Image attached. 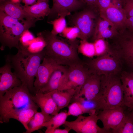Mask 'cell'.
Masks as SVG:
<instances>
[{
    "mask_svg": "<svg viewBox=\"0 0 133 133\" xmlns=\"http://www.w3.org/2000/svg\"><path fill=\"white\" fill-rule=\"evenodd\" d=\"M19 49L14 55H8L6 62L9 63L14 73L26 85L30 92L34 90V78L42 61L45 56L43 50L40 52L33 53L19 43Z\"/></svg>",
    "mask_w": 133,
    "mask_h": 133,
    "instance_id": "1",
    "label": "cell"
},
{
    "mask_svg": "<svg viewBox=\"0 0 133 133\" xmlns=\"http://www.w3.org/2000/svg\"><path fill=\"white\" fill-rule=\"evenodd\" d=\"M28 87L22 84L6 92L0 97V121L7 123L17 113L22 110L38 107L33 101Z\"/></svg>",
    "mask_w": 133,
    "mask_h": 133,
    "instance_id": "2",
    "label": "cell"
},
{
    "mask_svg": "<svg viewBox=\"0 0 133 133\" xmlns=\"http://www.w3.org/2000/svg\"><path fill=\"white\" fill-rule=\"evenodd\" d=\"M100 76V90L92 101L97 111L118 106L125 107L123 89L120 77L117 75Z\"/></svg>",
    "mask_w": 133,
    "mask_h": 133,
    "instance_id": "3",
    "label": "cell"
},
{
    "mask_svg": "<svg viewBox=\"0 0 133 133\" xmlns=\"http://www.w3.org/2000/svg\"><path fill=\"white\" fill-rule=\"evenodd\" d=\"M38 18L21 20L12 17L0 10V49L3 50L7 46L18 50L20 38L24 32L34 26Z\"/></svg>",
    "mask_w": 133,
    "mask_h": 133,
    "instance_id": "4",
    "label": "cell"
},
{
    "mask_svg": "<svg viewBox=\"0 0 133 133\" xmlns=\"http://www.w3.org/2000/svg\"><path fill=\"white\" fill-rule=\"evenodd\" d=\"M44 38L46 46L45 56L61 66L69 67L82 62L74 47L60 40L51 32L38 33Z\"/></svg>",
    "mask_w": 133,
    "mask_h": 133,
    "instance_id": "5",
    "label": "cell"
},
{
    "mask_svg": "<svg viewBox=\"0 0 133 133\" xmlns=\"http://www.w3.org/2000/svg\"><path fill=\"white\" fill-rule=\"evenodd\" d=\"M84 63L91 73L100 76L118 75L121 70L122 63L111 49L106 53Z\"/></svg>",
    "mask_w": 133,
    "mask_h": 133,
    "instance_id": "6",
    "label": "cell"
},
{
    "mask_svg": "<svg viewBox=\"0 0 133 133\" xmlns=\"http://www.w3.org/2000/svg\"><path fill=\"white\" fill-rule=\"evenodd\" d=\"M112 50L127 66L133 69V30L124 28L112 38Z\"/></svg>",
    "mask_w": 133,
    "mask_h": 133,
    "instance_id": "7",
    "label": "cell"
},
{
    "mask_svg": "<svg viewBox=\"0 0 133 133\" xmlns=\"http://www.w3.org/2000/svg\"><path fill=\"white\" fill-rule=\"evenodd\" d=\"M91 73L83 62L68 67L58 90L74 89L78 93Z\"/></svg>",
    "mask_w": 133,
    "mask_h": 133,
    "instance_id": "8",
    "label": "cell"
},
{
    "mask_svg": "<svg viewBox=\"0 0 133 133\" xmlns=\"http://www.w3.org/2000/svg\"><path fill=\"white\" fill-rule=\"evenodd\" d=\"M98 113L97 112L87 116L79 115L74 121H66L64 125L77 133H112L98 125Z\"/></svg>",
    "mask_w": 133,
    "mask_h": 133,
    "instance_id": "9",
    "label": "cell"
},
{
    "mask_svg": "<svg viewBox=\"0 0 133 133\" xmlns=\"http://www.w3.org/2000/svg\"><path fill=\"white\" fill-rule=\"evenodd\" d=\"M63 66H64L58 65L51 59L45 56L38 68L35 76L34 83L35 93L46 84L54 71Z\"/></svg>",
    "mask_w": 133,
    "mask_h": 133,
    "instance_id": "10",
    "label": "cell"
},
{
    "mask_svg": "<svg viewBox=\"0 0 133 133\" xmlns=\"http://www.w3.org/2000/svg\"><path fill=\"white\" fill-rule=\"evenodd\" d=\"M96 18L95 14L89 10L82 12L75 18L74 23L80 30L79 38L81 40H87L93 34Z\"/></svg>",
    "mask_w": 133,
    "mask_h": 133,
    "instance_id": "11",
    "label": "cell"
},
{
    "mask_svg": "<svg viewBox=\"0 0 133 133\" xmlns=\"http://www.w3.org/2000/svg\"><path fill=\"white\" fill-rule=\"evenodd\" d=\"M124 107L118 106L100 111L98 114L99 120L102 122L103 128L111 132L123 120L126 116Z\"/></svg>",
    "mask_w": 133,
    "mask_h": 133,
    "instance_id": "12",
    "label": "cell"
},
{
    "mask_svg": "<svg viewBox=\"0 0 133 133\" xmlns=\"http://www.w3.org/2000/svg\"><path fill=\"white\" fill-rule=\"evenodd\" d=\"M119 0H113L107 8L100 11V17L108 20L118 30L124 28L127 18Z\"/></svg>",
    "mask_w": 133,
    "mask_h": 133,
    "instance_id": "13",
    "label": "cell"
},
{
    "mask_svg": "<svg viewBox=\"0 0 133 133\" xmlns=\"http://www.w3.org/2000/svg\"><path fill=\"white\" fill-rule=\"evenodd\" d=\"M11 69L10 64L7 62L0 68V97L22 84L20 79L12 72Z\"/></svg>",
    "mask_w": 133,
    "mask_h": 133,
    "instance_id": "14",
    "label": "cell"
},
{
    "mask_svg": "<svg viewBox=\"0 0 133 133\" xmlns=\"http://www.w3.org/2000/svg\"><path fill=\"white\" fill-rule=\"evenodd\" d=\"M100 85L101 76L91 73L74 97L84 96V98L86 100L92 101L98 94Z\"/></svg>",
    "mask_w": 133,
    "mask_h": 133,
    "instance_id": "15",
    "label": "cell"
},
{
    "mask_svg": "<svg viewBox=\"0 0 133 133\" xmlns=\"http://www.w3.org/2000/svg\"><path fill=\"white\" fill-rule=\"evenodd\" d=\"M117 28L110 22L100 17L95 23L93 34L94 40L100 38H112L118 33Z\"/></svg>",
    "mask_w": 133,
    "mask_h": 133,
    "instance_id": "16",
    "label": "cell"
},
{
    "mask_svg": "<svg viewBox=\"0 0 133 133\" xmlns=\"http://www.w3.org/2000/svg\"><path fill=\"white\" fill-rule=\"evenodd\" d=\"M32 98L43 113L52 116L59 113L57 106L50 92L46 93L35 92V95H32Z\"/></svg>",
    "mask_w": 133,
    "mask_h": 133,
    "instance_id": "17",
    "label": "cell"
},
{
    "mask_svg": "<svg viewBox=\"0 0 133 133\" xmlns=\"http://www.w3.org/2000/svg\"><path fill=\"white\" fill-rule=\"evenodd\" d=\"M120 77L123 89L124 104L131 111L133 110V72L123 71Z\"/></svg>",
    "mask_w": 133,
    "mask_h": 133,
    "instance_id": "18",
    "label": "cell"
},
{
    "mask_svg": "<svg viewBox=\"0 0 133 133\" xmlns=\"http://www.w3.org/2000/svg\"><path fill=\"white\" fill-rule=\"evenodd\" d=\"M53 5L50 14H56L59 16L65 17L71 12L78 9L82 3L78 0H52Z\"/></svg>",
    "mask_w": 133,
    "mask_h": 133,
    "instance_id": "19",
    "label": "cell"
},
{
    "mask_svg": "<svg viewBox=\"0 0 133 133\" xmlns=\"http://www.w3.org/2000/svg\"><path fill=\"white\" fill-rule=\"evenodd\" d=\"M50 92L57 106L59 112L61 110L68 105L78 93V91L74 89H70L65 90L57 89Z\"/></svg>",
    "mask_w": 133,
    "mask_h": 133,
    "instance_id": "20",
    "label": "cell"
},
{
    "mask_svg": "<svg viewBox=\"0 0 133 133\" xmlns=\"http://www.w3.org/2000/svg\"><path fill=\"white\" fill-rule=\"evenodd\" d=\"M0 10L3 11L8 15L20 20H24V18H36L29 15L23 8L11 1H5L3 2L0 5Z\"/></svg>",
    "mask_w": 133,
    "mask_h": 133,
    "instance_id": "21",
    "label": "cell"
},
{
    "mask_svg": "<svg viewBox=\"0 0 133 133\" xmlns=\"http://www.w3.org/2000/svg\"><path fill=\"white\" fill-rule=\"evenodd\" d=\"M23 8L29 15L36 18L47 16L50 14L51 12L49 0H37L36 3L31 6H25Z\"/></svg>",
    "mask_w": 133,
    "mask_h": 133,
    "instance_id": "22",
    "label": "cell"
},
{
    "mask_svg": "<svg viewBox=\"0 0 133 133\" xmlns=\"http://www.w3.org/2000/svg\"><path fill=\"white\" fill-rule=\"evenodd\" d=\"M67 67L63 66L55 70L51 75L46 84L37 92L46 93L58 89L62 78Z\"/></svg>",
    "mask_w": 133,
    "mask_h": 133,
    "instance_id": "23",
    "label": "cell"
},
{
    "mask_svg": "<svg viewBox=\"0 0 133 133\" xmlns=\"http://www.w3.org/2000/svg\"><path fill=\"white\" fill-rule=\"evenodd\" d=\"M53 116L48 115L41 111H37L34 115L28 124V130L25 133H31L43 127L45 123L49 121Z\"/></svg>",
    "mask_w": 133,
    "mask_h": 133,
    "instance_id": "24",
    "label": "cell"
},
{
    "mask_svg": "<svg viewBox=\"0 0 133 133\" xmlns=\"http://www.w3.org/2000/svg\"><path fill=\"white\" fill-rule=\"evenodd\" d=\"M69 116L67 112H62L53 116L51 119L44 123L43 127H45L46 129V133H50L55 129L64 125L67 117Z\"/></svg>",
    "mask_w": 133,
    "mask_h": 133,
    "instance_id": "25",
    "label": "cell"
},
{
    "mask_svg": "<svg viewBox=\"0 0 133 133\" xmlns=\"http://www.w3.org/2000/svg\"><path fill=\"white\" fill-rule=\"evenodd\" d=\"M38 106L28 108L21 111L13 116L11 118L17 120L23 125L26 130H28V124L35 114Z\"/></svg>",
    "mask_w": 133,
    "mask_h": 133,
    "instance_id": "26",
    "label": "cell"
},
{
    "mask_svg": "<svg viewBox=\"0 0 133 133\" xmlns=\"http://www.w3.org/2000/svg\"><path fill=\"white\" fill-rule=\"evenodd\" d=\"M112 132L113 133H133V113L132 111L126 114L123 120Z\"/></svg>",
    "mask_w": 133,
    "mask_h": 133,
    "instance_id": "27",
    "label": "cell"
},
{
    "mask_svg": "<svg viewBox=\"0 0 133 133\" xmlns=\"http://www.w3.org/2000/svg\"><path fill=\"white\" fill-rule=\"evenodd\" d=\"M78 49L80 53L86 56L92 57L96 56L94 43L89 42L87 40H81Z\"/></svg>",
    "mask_w": 133,
    "mask_h": 133,
    "instance_id": "28",
    "label": "cell"
},
{
    "mask_svg": "<svg viewBox=\"0 0 133 133\" xmlns=\"http://www.w3.org/2000/svg\"><path fill=\"white\" fill-rule=\"evenodd\" d=\"M69 116H77L83 114L87 113L91 114V112L85 108L80 102L75 101L70 105L68 107L67 112Z\"/></svg>",
    "mask_w": 133,
    "mask_h": 133,
    "instance_id": "29",
    "label": "cell"
},
{
    "mask_svg": "<svg viewBox=\"0 0 133 133\" xmlns=\"http://www.w3.org/2000/svg\"><path fill=\"white\" fill-rule=\"evenodd\" d=\"M96 56H98L105 54L110 50L108 42L104 38H100L94 40Z\"/></svg>",
    "mask_w": 133,
    "mask_h": 133,
    "instance_id": "30",
    "label": "cell"
},
{
    "mask_svg": "<svg viewBox=\"0 0 133 133\" xmlns=\"http://www.w3.org/2000/svg\"><path fill=\"white\" fill-rule=\"evenodd\" d=\"M50 23L53 27V29L51 32L56 35L58 34L62 33L66 27L65 17L63 16H59L58 18L51 21Z\"/></svg>",
    "mask_w": 133,
    "mask_h": 133,
    "instance_id": "31",
    "label": "cell"
},
{
    "mask_svg": "<svg viewBox=\"0 0 133 133\" xmlns=\"http://www.w3.org/2000/svg\"><path fill=\"white\" fill-rule=\"evenodd\" d=\"M62 33L64 37L72 41L77 38H79L80 31L78 28L75 26L73 27L66 26Z\"/></svg>",
    "mask_w": 133,
    "mask_h": 133,
    "instance_id": "32",
    "label": "cell"
},
{
    "mask_svg": "<svg viewBox=\"0 0 133 133\" xmlns=\"http://www.w3.org/2000/svg\"><path fill=\"white\" fill-rule=\"evenodd\" d=\"M37 36L38 37L35 38L29 45V49L28 50L29 51L31 50L30 52L33 50L32 52L33 53L34 50H38L39 52L42 50L46 46V42L43 37L39 34Z\"/></svg>",
    "mask_w": 133,
    "mask_h": 133,
    "instance_id": "33",
    "label": "cell"
},
{
    "mask_svg": "<svg viewBox=\"0 0 133 133\" xmlns=\"http://www.w3.org/2000/svg\"><path fill=\"white\" fill-rule=\"evenodd\" d=\"M35 38L28 30H26L22 34L20 41L22 45L26 47L29 45L34 40Z\"/></svg>",
    "mask_w": 133,
    "mask_h": 133,
    "instance_id": "34",
    "label": "cell"
},
{
    "mask_svg": "<svg viewBox=\"0 0 133 133\" xmlns=\"http://www.w3.org/2000/svg\"><path fill=\"white\" fill-rule=\"evenodd\" d=\"M122 9L127 18L133 16V0H124Z\"/></svg>",
    "mask_w": 133,
    "mask_h": 133,
    "instance_id": "35",
    "label": "cell"
},
{
    "mask_svg": "<svg viewBox=\"0 0 133 133\" xmlns=\"http://www.w3.org/2000/svg\"><path fill=\"white\" fill-rule=\"evenodd\" d=\"M113 0L112 1V0H97V7L99 8L100 11H102L109 7Z\"/></svg>",
    "mask_w": 133,
    "mask_h": 133,
    "instance_id": "36",
    "label": "cell"
},
{
    "mask_svg": "<svg viewBox=\"0 0 133 133\" xmlns=\"http://www.w3.org/2000/svg\"><path fill=\"white\" fill-rule=\"evenodd\" d=\"M65 128L61 129L56 128L52 131L50 133H68L71 130L68 127L65 125Z\"/></svg>",
    "mask_w": 133,
    "mask_h": 133,
    "instance_id": "37",
    "label": "cell"
},
{
    "mask_svg": "<svg viewBox=\"0 0 133 133\" xmlns=\"http://www.w3.org/2000/svg\"><path fill=\"white\" fill-rule=\"evenodd\" d=\"M130 30H133V16L127 18L125 27Z\"/></svg>",
    "mask_w": 133,
    "mask_h": 133,
    "instance_id": "38",
    "label": "cell"
},
{
    "mask_svg": "<svg viewBox=\"0 0 133 133\" xmlns=\"http://www.w3.org/2000/svg\"><path fill=\"white\" fill-rule=\"evenodd\" d=\"M88 4L90 5L97 7V0H84Z\"/></svg>",
    "mask_w": 133,
    "mask_h": 133,
    "instance_id": "39",
    "label": "cell"
},
{
    "mask_svg": "<svg viewBox=\"0 0 133 133\" xmlns=\"http://www.w3.org/2000/svg\"><path fill=\"white\" fill-rule=\"evenodd\" d=\"M25 5V6H27L34 3L36 0H22Z\"/></svg>",
    "mask_w": 133,
    "mask_h": 133,
    "instance_id": "40",
    "label": "cell"
},
{
    "mask_svg": "<svg viewBox=\"0 0 133 133\" xmlns=\"http://www.w3.org/2000/svg\"><path fill=\"white\" fill-rule=\"evenodd\" d=\"M11 1L12 2L17 3L19 2L20 0H11Z\"/></svg>",
    "mask_w": 133,
    "mask_h": 133,
    "instance_id": "41",
    "label": "cell"
},
{
    "mask_svg": "<svg viewBox=\"0 0 133 133\" xmlns=\"http://www.w3.org/2000/svg\"><path fill=\"white\" fill-rule=\"evenodd\" d=\"M121 2H123L124 0H119Z\"/></svg>",
    "mask_w": 133,
    "mask_h": 133,
    "instance_id": "42",
    "label": "cell"
},
{
    "mask_svg": "<svg viewBox=\"0 0 133 133\" xmlns=\"http://www.w3.org/2000/svg\"><path fill=\"white\" fill-rule=\"evenodd\" d=\"M132 111L133 112V110Z\"/></svg>",
    "mask_w": 133,
    "mask_h": 133,
    "instance_id": "43",
    "label": "cell"
},
{
    "mask_svg": "<svg viewBox=\"0 0 133 133\" xmlns=\"http://www.w3.org/2000/svg\"></svg>",
    "mask_w": 133,
    "mask_h": 133,
    "instance_id": "44",
    "label": "cell"
},
{
    "mask_svg": "<svg viewBox=\"0 0 133 133\" xmlns=\"http://www.w3.org/2000/svg\"></svg>",
    "mask_w": 133,
    "mask_h": 133,
    "instance_id": "45",
    "label": "cell"
},
{
    "mask_svg": "<svg viewBox=\"0 0 133 133\" xmlns=\"http://www.w3.org/2000/svg\"></svg>",
    "mask_w": 133,
    "mask_h": 133,
    "instance_id": "46",
    "label": "cell"
}]
</instances>
